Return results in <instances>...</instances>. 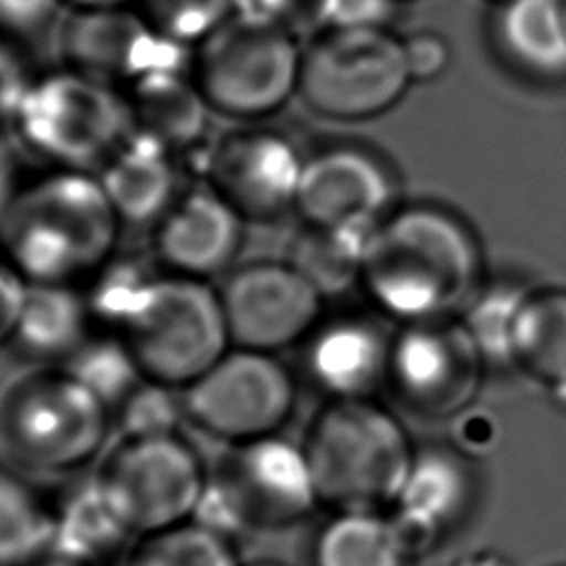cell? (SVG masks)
I'll return each mask as SVG.
<instances>
[{
  "mask_svg": "<svg viewBox=\"0 0 566 566\" xmlns=\"http://www.w3.org/2000/svg\"><path fill=\"white\" fill-rule=\"evenodd\" d=\"M358 287L398 325L458 318L486 287L480 239L444 206H396L365 243Z\"/></svg>",
  "mask_w": 566,
  "mask_h": 566,
  "instance_id": "obj_1",
  "label": "cell"
},
{
  "mask_svg": "<svg viewBox=\"0 0 566 566\" xmlns=\"http://www.w3.org/2000/svg\"><path fill=\"white\" fill-rule=\"evenodd\" d=\"M124 223L95 172L46 168L22 181L0 252L29 283L84 285L119 252Z\"/></svg>",
  "mask_w": 566,
  "mask_h": 566,
  "instance_id": "obj_2",
  "label": "cell"
},
{
  "mask_svg": "<svg viewBox=\"0 0 566 566\" xmlns=\"http://www.w3.org/2000/svg\"><path fill=\"white\" fill-rule=\"evenodd\" d=\"M301 449L327 511H389L416 458L405 424L374 398L325 400Z\"/></svg>",
  "mask_w": 566,
  "mask_h": 566,
  "instance_id": "obj_3",
  "label": "cell"
},
{
  "mask_svg": "<svg viewBox=\"0 0 566 566\" xmlns=\"http://www.w3.org/2000/svg\"><path fill=\"white\" fill-rule=\"evenodd\" d=\"M111 429V409L60 365L0 389V451L20 473H75L102 455Z\"/></svg>",
  "mask_w": 566,
  "mask_h": 566,
  "instance_id": "obj_4",
  "label": "cell"
},
{
  "mask_svg": "<svg viewBox=\"0 0 566 566\" xmlns=\"http://www.w3.org/2000/svg\"><path fill=\"white\" fill-rule=\"evenodd\" d=\"M133 128L122 88L64 64L35 73L9 124L15 146L46 168L86 172H97Z\"/></svg>",
  "mask_w": 566,
  "mask_h": 566,
  "instance_id": "obj_5",
  "label": "cell"
},
{
  "mask_svg": "<svg viewBox=\"0 0 566 566\" xmlns=\"http://www.w3.org/2000/svg\"><path fill=\"white\" fill-rule=\"evenodd\" d=\"M303 44L279 24L230 15L192 49L190 77L212 115L263 124L298 97Z\"/></svg>",
  "mask_w": 566,
  "mask_h": 566,
  "instance_id": "obj_6",
  "label": "cell"
},
{
  "mask_svg": "<svg viewBox=\"0 0 566 566\" xmlns=\"http://www.w3.org/2000/svg\"><path fill=\"white\" fill-rule=\"evenodd\" d=\"M411 84L405 42L389 27H329L303 44L298 99L321 119H376Z\"/></svg>",
  "mask_w": 566,
  "mask_h": 566,
  "instance_id": "obj_7",
  "label": "cell"
},
{
  "mask_svg": "<svg viewBox=\"0 0 566 566\" xmlns=\"http://www.w3.org/2000/svg\"><path fill=\"white\" fill-rule=\"evenodd\" d=\"M318 506L301 442L279 433L226 449L195 520L234 537L292 528Z\"/></svg>",
  "mask_w": 566,
  "mask_h": 566,
  "instance_id": "obj_8",
  "label": "cell"
},
{
  "mask_svg": "<svg viewBox=\"0 0 566 566\" xmlns=\"http://www.w3.org/2000/svg\"><path fill=\"white\" fill-rule=\"evenodd\" d=\"M91 478L119 526L137 539L195 520L210 467L179 431L119 436Z\"/></svg>",
  "mask_w": 566,
  "mask_h": 566,
  "instance_id": "obj_9",
  "label": "cell"
},
{
  "mask_svg": "<svg viewBox=\"0 0 566 566\" xmlns=\"http://www.w3.org/2000/svg\"><path fill=\"white\" fill-rule=\"evenodd\" d=\"M119 336L144 378L177 389H186L232 347L219 290L166 270Z\"/></svg>",
  "mask_w": 566,
  "mask_h": 566,
  "instance_id": "obj_10",
  "label": "cell"
},
{
  "mask_svg": "<svg viewBox=\"0 0 566 566\" xmlns=\"http://www.w3.org/2000/svg\"><path fill=\"white\" fill-rule=\"evenodd\" d=\"M181 396L186 422L230 447L279 436L296 409L298 385L279 354L230 347Z\"/></svg>",
  "mask_w": 566,
  "mask_h": 566,
  "instance_id": "obj_11",
  "label": "cell"
},
{
  "mask_svg": "<svg viewBox=\"0 0 566 566\" xmlns=\"http://www.w3.org/2000/svg\"><path fill=\"white\" fill-rule=\"evenodd\" d=\"M307 148L290 133L263 124H239L210 137L190 155L199 181L217 190L248 223H274L294 214Z\"/></svg>",
  "mask_w": 566,
  "mask_h": 566,
  "instance_id": "obj_12",
  "label": "cell"
},
{
  "mask_svg": "<svg viewBox=\"0 0 566 566\" xmlns=\"http://www.w3.org/2000/svg\"><path fill=\"white\" fill-rule=\"evenodd\" d=\"M486 358L458 318L400 325L391 336L387 387L416 416L451 420L475 405Z\"/></svg>",
  "mask_w": 566,
  "mask_h": 566,
  "instance_id": "obj_13",
  "label": "cell"
},
{
  "mask_svg": "<svg viewBox=\"0 0 566 566\" xmlns=\"http://www.w3.org/2000/svg\"><path fill=\"white\" fill-rule=\"evenodd\" d=\"M217 290L232 347L268 354L301 347L325 316L323 294L285 256L239 263Z\"/></svg>",
  "mask_w": 566,
  "mask_h": 566,
  "instance_id": "obj_14",
  "label": "cell"
},
{
  "mask_svg": "<svg viewBox=\"0 0 566 566\" xmlns=\"http://www.w3.org/2000/svg\"><path fill=\"white\" fill-rule=\"evenodd\" d=\"M389 161L358 142H325L305 153L294 214L298 223L369 237L396 208Z\"/></svg>",
  "mask_w": 566,
  "mask_h": 566,
  "instance_id": "obj_15",
  "label": "cell"
},
{
  "mask_svg": "<svg viewBox=\"0 0 566 566\" xmlns=\"http://www.w3.org/2000/svg\"><path fill=\"white\" fill-rule=\"evenodd\" d=\"M60 64L122 91L146 75L190 71L192 49L155 31L137 7L66 9L55 29Z\"/></svg>",
  "mask_w": 566,
  "mask_h": 566,
  "instance_id": "obj_16",
  "label": "cell"
},
{
  "mask_svg": "<svg viewBox=\"0 0 566 566\" xmlns=\"http://www.w3.org/2000/svg\"><path fill=\"white\" fill-rule=\"evenodd\" d=\"M245 223L217 190L197 181L153 226V259L166 272L212 281L237 265Z\"/></svg>",
  "mask_w": 566,
  "mask_h": 566,
  "instance_id": "obj_17",
  "label": "cell"
},
{
  "mask_svg": "<svg viewBox=\"0 0 566 566\" xmlns=\"http://www.w3.org/2000/svg\"><path fill=\"white\" fill-rule=\"evenodd\" d=\"M389 349L391 336L371 316H323L301 343V369L325 400L374 398L387 385Z\"/></svg>",
  "mask_w": 566,
  "mask_h": 566,
  "instance_id": "obj_18",
  "label": "cell"
},
{
  "mask_svg": "<svg viewBox=\"0 0 566 566\" xmlns=\"http://www.w3.org/2000/svg\"><path fill=\"white\" fill-rule=\"evenodd\" d=\"M471 460L451 444L416 449L409 475L389 513L418 557L462 522L475 497Z\"/></svg>",
  "mask_w": 566,
  "mask_h": 566,
  "instance_id": "obj_19",
  "label": "cell"
},
{
  "mask_svg": "<svg viewBox=\"0 0 566 566\" xmlns=\"http://www.w3.org/2000/svg\"><path fill=\"white\" fill-rule=\"evenodd\" d=\"M184 172L179 153L133 128L95 175L124 228L144 226L153 230L186 190Z\"/></svg>",
  "mask_w": 566,
  "mask_h": 566,
  "instance_id": "obj_20",
  "label": "cell"
},
{
  "mask_svg": "<svg viewBox=\"0 0 566 566\" xmlns=\"http://www.w3.org/2000/svg\"><path fill=\"white\" fill-rule=\"evenodd\" d=\"M489 40L495 55L533 82L566 80V27L557 0L491 4Z\"/></svg>",
  "mask_w": 566,
  "mask_h": 566,
  "instance_id": "obj_21",
  "label": "cell"
},
{
  "mask_svg": "<svg viewBox=\"0 0 566 566\" xmlns=\"http://www.w3.org/2000/svg\"><path fill=\"white\" fill-rule=\"evenodd\" d=\"M95 329L82 285L29 283L11 345L33 365H62Z\"/></svg>",
  "mask_w": 566,
  "mask_h": 566,
  "instance_id": "obj_22",
  "label": "cell"
},
{
  "mask_svg": "<svg viewBox=\"0 0 566 566\" xmlns=\"http://www.w3.org/2000/svg\"><path fill=\"white\" fill-rule=\"evenodd\" d=\"M126 99L135 128L161 139L179 157L201 148L210 137L212 111L190 71H161L130 84Z\"/></svg>",
  "mask_w": 566,
  "mask_h": 566,
  "instance_id": "obj_23",
  "label": "cell"
},
{
  "mask_svg": "<svg viewBox=\"0 0 566 566\" xmlns=\"http://www.w3.org/2000/svg\"><path fill=\"white\" fill-rule=\"evenodd\" d=\"M307 555L310 566H411L416 559L389 511H329Z\"/></svg>",
  "mask_w": 566,
  "mask_h": 566,
  "instance_id": "obj_24",
  "label": "cell"
},
{
  "mask_svg": "<svg viewBox=\"0 0 566 566\" xmlns=\"http://www.w3.org/2000/svg\"><path fill=\"white\" fill-rule=\"evenodd\" d=\"M509 365L566 396V287L524 294L511 327Z\"/></svg>",
  "mask_w": 566,
  "mask_h": 566,
  "instance_id": "obj_25",
  "label": "cell"
},
{
  "mask_svg": "<svg viewBox=\"0 0 566 566\" xmlns=\"http://www.w3.org/2000/svg\"><path fill=\"white\" fill-rule=\"evenodd\" d=\"M55 539V506L18 471L0 469V566H31Z\"/></svg>",
  "mask_w": 566,
  "mask_h": 566,
  "instance_id": "obj_26",
  "label": "cell"
},
{
  "mask_svg": "<svg viewBox=\"0 0 566 566\" xmlns=\"http://www.w3.org/2000/svg\"><path fill=\"white\" fill-rule=\"evenodd\" d=\"M369 237L298 226L287 248V261L323 294L340 296L360 283V263Z\"/></svg>",
  "mask_w": 566,
  "mask_h": 566,
  "instance_id": "obj_27",
  "label": "cell"
},
{
  "mask_svg": "<svg viewBox=\"0 0 566 566\" xmlns=\"http://www.w3.org/2000/svg\"><path fill=\"white\" fill-rule=\"evenodd\" d=\"M119 566H243L234 537L199 520L142 535L124 548Z\"/></svg>",
  "mask_w": 566,
  "mask_h": 566,
  "instance_id": "obj_28",
  "label": "cell"
},
{
  "mask_svg": "<svg viewBox=\"0 0 566 566\" xmlns=\"http://www.w3.org/2000/svg\"><path fill=\"white\" fill-rule=\"evenodd\" d=\"M159 274L161 268L153 254L139 256L117 252L111 256L82 285L95 327L119 334L148 296Z\"/></svg>",
  "mask_w": 566,
  "mask_h": 566,
  "instance_id": "obj_29",
  "label": "cell"
},
{
  "mask_svg": "<svg viewBox=\"0 0 566 566\" xmlns=\"http://www.w3.org/2000/svg\"><path fill=\"white\" fill-rule=\"evenodd\" d=\"M60 367L95 394L111 413L144 380L124 336L97 327Z\"/></svg>",
  "mask_w": 566,
  "mask_h": 566,
  "instance_id": "obj_30",
  "label": "cell"
},
{
  "mask_svg": "<svg viewBox=\"0 0 566 566\" xmlns=\"http://www.w3.org/2000/svg\"><path fill=\"white\" fill-rule=\"evenodd\" d=\"M130 542V535L104 504L93 478L77 486L62 506H55L53 544L62 548L108 562Z\"/></svg>",
  "mask_w": 566,
  "mask_h": 566,
  "instance_id": "obj_31",
  "label": "cell"
},
{
  "mask_svg": "<svg viewBox=\"0 0 566 566\" xmlns=\"http://www.w3.org/2000/svg\"><path fill=\"white\" fill-rule=\"evenodd\" d=\"M186 422L181 389L144 378L113 411L119 436L177 433Z\"/></svg>",
  "mask_w": 566,
  "mask_h": 566,
  "instance_id": "obj_32",
  "label": "cell"
},
{
  "mask_svg": "<svg viewBox=\"0 0 566 566\" xmlns=\"http://www.w3.org/2000/svg\"><path fill=\"white\" fill-rule=\"evenodd\" d=\"M135 7L155 31L188 49L232 15V0H137Z\"/></svg>",
  "mask_w": 566,
  "mask_h": 566,
  "instance_id": "obj_33",
  "label": "cell"
},
{
  "mask_svg": "<svg viewBox=\"0 0 566 566\" xmlns=\"http://www.w3.org/2000/svg\"><path fill=\"white\" fill-rule=\"evenodd\" d=\"M524 294V290L513 285H486L462 314L486 363H509L511 327Z\"/></svg>",
  "mask_w": 566,
  "mask_h": 566,
  "instance_id": "obj_34",
  "label": "cell"
},
{
  "mask_svg": "<svg viewBox=\"0 0 566 566\" xmlns=\"http://www.w3.org/2000/svg\"><path fill=\"white\" fill-rule=\"evenodd\" d=\"M334 11L336 0H232V15L279 24L298 40L329 29Z\"/></svg>",
  "mask_w": 566,
  "mask_h": 566,
  "instance_id": "obj_35",
  "label": "cell"
},
{
  "mask_svg": "<svg viewBox=\"0 0 566 566\" xmlns=\"http://www.w3.org/2000/svg\"><path fill=\"white\" fill-rule=\"evenodd\" d=\"M64 11L62 0H0V35L24 46L57 29Z\"/></svg>",
  "mask_w": 566,
  "mask_h": 566,
  "instance_id": "obj_36",
  "label": "cell"
},
{
  "mask_svg": "<svg viewBox=\"0 0 566 566\" xmlns=\"http://www.w3.org/2000/svg\"><path fill=\"white\" fill-rule=\"evenodd\" d=\"M500 436L497 416L478 402L449 420V444L471 462L491 455L500 444Z\"/></svg>",
  "mask_w": 566,
  "mask_h": 566,
  "instance_id": "obj_37",
  "label": "cell"
},
{
  "mask_svg": "<svg viewBox=\"0 0 566 566\" xmlns=\"http://www.w3.org/2000/svg\"><path fill=\"white\" fill-rule=\"evenodd\" d=\"M33 80L24 46L0 35V126L9 128Z\"/></svg>",
  "mask_w": 566,
  "mask_h": 566,
  "instance_id": "obj_38",
  "label": "cell"
},
{
  "mask_svg": "<svg viewBox=\"0 0 566 566\" xmlns=\"http://www.w3.org/2000/svg\"><path fill=\"white\" fill-rule=\"evenodd\" d=\"M402 42H405V57H407V66L413 84L436 82L447 73L451 64V46L442 35L431 31H420L409 38H402Z\"/></svg>",
  "mask_w": 566,
  "mask_h": 566,
  "instance_id": "obj_39",
  "label": "cell"
},
{
  "mask_svg": "<svg viewBox=\"0 0 566 566\" xmlns=\"http://www.w3.org/2000/svg\"><path fill=\"white\" fill-rule=\"evenodd\" d=\"M29 281L0 252V347H9L27 298Z\"/></svg>",
  "mask_w": 566,
  "mask_h": 566,
  "instance_id": "obj_40",
  "label": "cell"
},
{
  "mask_svg": "<svg viewBox=\"0 0 566 566\" xmlns=\"http://www.w3.org/2000/svg\"><path fill=\"white\" fill-rule=\"evenodd\" d=\"M396 0H336L332 27H389Z\"/></svg>",
  "mask_w": 566,
  "mask_h": 566,
  "instance_id": "obj_41",
  "label": "cell"
},
{
  "mask_svg": "<svg viewBox=\"0 0 566 566\" xmlns=\"http://www.w3.org/2000/svg\"><path fill=\"white\" fill-rule=\"evenodd\" d=\"M18 146L11 144L0 133V228L20 192L22 175H20V161H18Z\"/></svg>",
  "mask_w": 566,
  "mask_h": 566,
  "instance_id": "obj_42",
  "label": "cell"
},
{
  "mask_svg": "<svg viewBox=\"0 0 566 566\" xmlns=\"http://www.w3.org/2000/svg\"><path fill=\"white\" fill-rule=\"evenodd\" d=\"M108 562L95 559L69 548H62L57 544H51L31 566H106Z\"/></svg>",
  "mask_w": 566,
  "mask_h": 566,
  "instance_id": "obj_43",
  "label": "cell"
},
{
  "mask_svg": "<svg viewBox=\"0 0 566 566\" xmlns=\"http://www.w3.org/2000/svg\"><path fill=\"white\" fill-rule=\"evenodd\" d=\"M66 9H115V7H135L137 0H62Z\"/></svg>",
  "mask_w": 566,
  "mask_h": 566,
  "instance_id": "obj_44",
  "label": "cell"
},
{
  "mask_svg": "<svg viewBox=\"0 0 566 566\" xmlns=\"http://www.w3.org/2000/svg\"><path fill=\"white\" fill-rule=\"evenodd\" d=\"M243 566H290V564L279 562V559H259V562H250V564H243Z\"/></svg>",
  "mask_w": 566,
  "mask_h": 566,
  "instance_id": "obj_45",
  "label": "cell"
},
{
  "mask_svg": "<svg viewBox=\"0 0 566 566\" xmlns=\"http://www.w3.org/2000/svg\"><path fill=\"white\" fill-rule=\"evenodd\" d=\"M557 7L562 13V20H564V27H566V0H557Z\"/></svg>",
  "mask_w": 566,
  "mask_h": 566,
  "instance_id": "obj_46",
  "label": "cell"
},
{
  "mask_svg": "<svg viewBox=\"0 0 566 566\" xmlns=\"http://www.w3.org/2000/svg\"><path fill=\"white\" fill-rule=\"evenodd\" d=\"M486 2H491V4H502V2H511V0H486Z\"/></svg>",
  "mask_w": 566,
  "mask_h": 566,
  "instance_id": "obj_47",
  "label": "cell"
},
{
  "mask_svg": "<svg viewBox=\"0 0 566 566\" xmlns=\"http://www.w3.org/2000/svg\"><path fill=\"white\" fill-rule=\"evenodd\" d=\"M396 2H398V4H402V2H411V0H396Z\"/></svg>",
  "mask_w": 566,
  "mask_h": 566,
  "instance_id": "obj_48",
  "label": "cell"
}]
</instances>
